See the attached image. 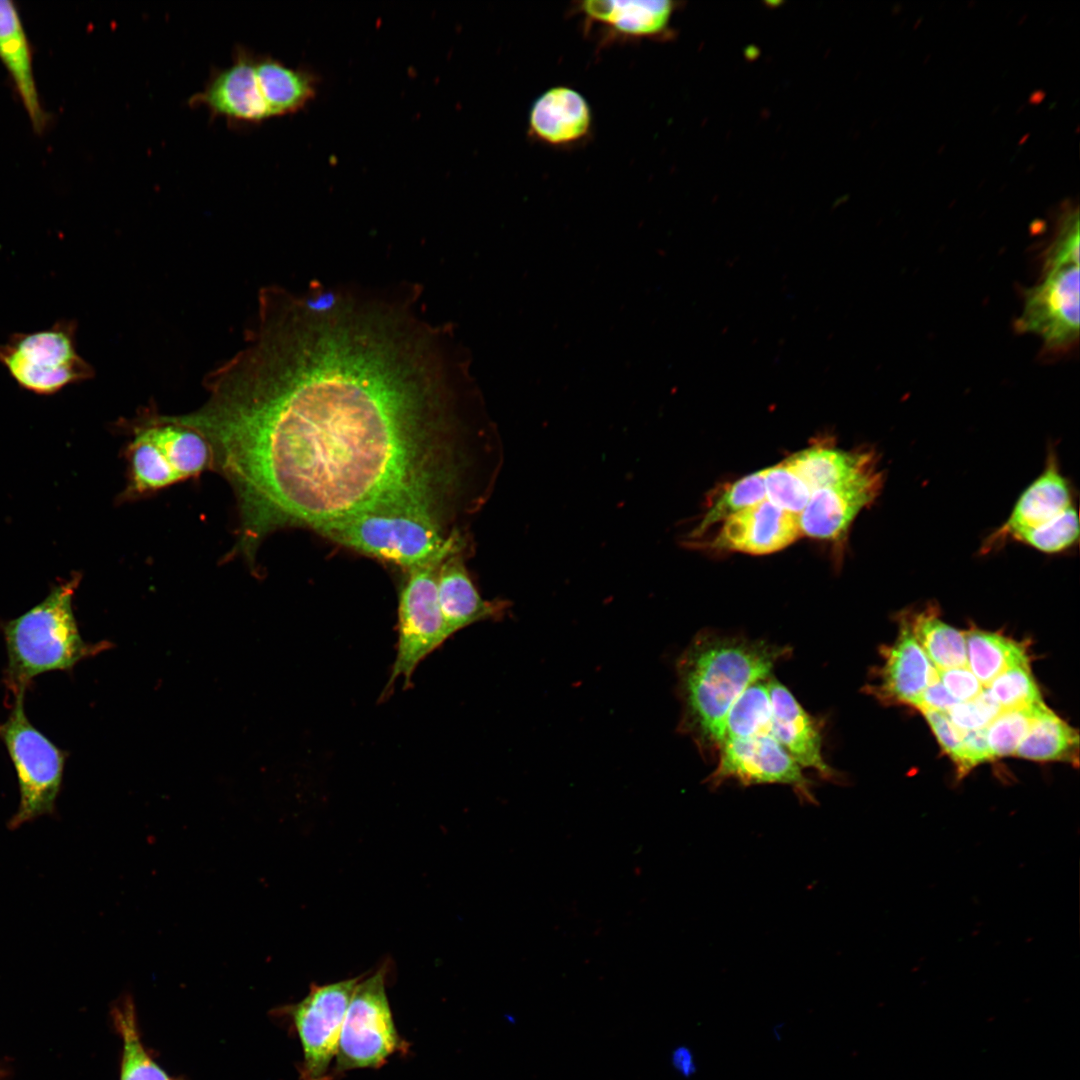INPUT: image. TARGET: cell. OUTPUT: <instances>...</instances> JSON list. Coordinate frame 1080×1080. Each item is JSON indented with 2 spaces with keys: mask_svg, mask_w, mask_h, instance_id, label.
<instances>
[{
  "mask_svg": "<svg viewBox=\"0 0 1080 1080\" xmlns=\"http://www.w3.org/2000/svg\"><path fill=\"white\" fill-rule=\"evenodd\" d=\"M247 345L208 379L201 432L232 482L243 543L271 527L314 529L432 490L428 440L438 380L423 337L401 317L274 290Z\"/></svg>",
  "mask_w": 1080,
  "mask_h": 1080,
  "instance_id": "1",
  "label": "cell"
},
{
  "mask_svg": "<svg viewBox=\"0 0 1080 1080\" xmlns=\"http://www.w3.org/2000/svg\"><path fill=\"white\" fill-rule=\"evenodd\" d=\"M791 649L765 640L715 630L698 632L676 662L681 703L678 731L703 757L715 756L726 715L753 682L771 677Z\"/></svg>",
  "mask_w": 1080,
  "mask_h": 1080,
  "instance_id": "2",
  "label": "cell"
},
{
  "mask_svg": "<svg viewBox=\"0 0 1080 1080\" xmlns=\"http://www.w3.org/2000/svg\"><path fill=\"white\" fill-rule=\"evenodd\" d=\"M78 584L77 575L54 586L41 602L2 623L7 652L4 680L12 697L26 692L36 676L70 671L107 648L105 642L91 644L81 636L73 610Z\"/></svg>",
  "mask_w": 1080,
  "mask_h": 1080,
  "instance_id": "3",
  "label": "cell"
},
{
  "mask_svg": "<svg viewBox=\"0 0 1080 1080\" xmlns=\"http://www.w3.org/2000/svg\"><path fill=\"white\" fill-rule=\"evenodd\" d=\"M432 496V491L402 496L317 530L335 542L408 570L423 566L460 549L456 536L442 534Z\"/></svg>",
  "mask_w": 1080,
  "mask_h": 1080,
  "instance_id": "4",
  "label": "cell"
},
{
  "mask_svg": "<svg viewBox=\"0 0 1080 1080\" xmlns=\"http://www.w3.org/2000/svg\"><path fill=\"white\" fill-rule=\"evenodd\" d=\"M1079 521L1068 481L1051 451L1042 473L1023 491L1008 519L983 544V551L1012 540L1056 554L1075 545Z\"/></svg>",
  "mask_w": 1080,
  "mask_h": 1080,
  "instance_id": "5",
  "label": "cell"
},
{
  "mask_svg": "<svg viewBox=\"0 0 1080 1080\" xmlns=\"http://www.w3.org/2000/svg\"><path fill=\"white\" fill-rule=\"evenodd\" d=\"M25 692L13 696L10 713L0 723V740L16 771L20 802L9 822L11 829L54 813L67 753L27 718Z\"/></svg>",
  "mask_w": 1080,
  "mask_h": 1080,
  "instance_id": "6",
  "label": "cell"
},
{
  "mask_svg": "<svg viewBox=\"0 0 1080 1080\" xmlns=\"http://www.w3.org/2000/svg\"><path fill=\"white\" fill-rule=\"evenodd\" d=\"M77 323L55 321L49 328L15 332L0 344V363L22 389L52 395L94 375L77 351Z\"/></svg>",
  "mask_w": 1080,
  "mask_h": 1080,
  "instance_id": "7",
  "label": "cell"
},
{
  "mask_svg": "<svg viewBox=\"0 0 1080 1080\" xmlns=\"http://www.w3.org/2000/svg\"><path fill=\"white\" fill-rule=\"evenodd\" d=\"M386 969L359 980L344 1017L335 1057L336 1072L378 1068L393 1054L405 1051L386 993Z\"/></svg>",
  "mask_w": 1080,
  "mask_h": 1080,
  "instance_id": "8",
  "label": "cell"
},
{
  "mask_svg": "<svg viewBox=\"0 0 1080 1080\" xmlns=\"http://www.w3.org/2000/svg\"><path fill=\"white\" fill-rule=\"evenodd\" d=\"M444 559L409 569L400 588L396 656L385 695L398 678L404 687L409 686L418 665L449 639L437 591L438 570Z\"/></svg>",
  "mask_w": 1080,
  "mask_h": 1080,
  "instance_id": "9",
  "label": "cell"
},
{
  "mask_svg": "<svg viewBox=\"0 0 1080 1080\" xmlns=\"http://www.w3.org/2000/svg\"><path fill=\"white\" fill-rule=\"evenodd\" d=\"M362 976L311 985L305 998L289 1008L303 1049L302 1080H331L346 1010Z\"/></svg>",
  "mask_w": 1080,
  "mask_h": 1080,
  "instance_id": "10",
  "label": "cell"
},
{
  "mask_svg": "<svg viewBox=\"0 0 1080 1080\" xmlns=\"http://www.w3.org/2000/svg\"><path fill=\"white\" fill-rule=\"evenodd\" d=\"M1015 328L1041 337L1046 353L1071 350L1079 338V265L1043 269L1042 280L1024 292Z\"/></svg>",
  "mask_w": 1080,
  "mask_h": 1080,
  "instance_id": "11",
  "label": "cell"
},
{
  "mask_svg": "<svg viewBox=\"0 0 1080 1080\" xmlns=\"http://www.w3.org/2000/svg\"><path fill=\"white\" fill-rule=\"evenodd\" d=\"M714 771L705 779L711 788L727 781L743 786L780 784L790 787L801 802L815 804L812 781L772 733L724 742Z\"/></svg>",
  "mask_w": 1080,
  "mask_h": 1080,
  "instance_id": "12",
  "label": "cell"
},
{
  "mask_svg": "<svg viewBox=\"0 0 1080 1080\" xmlns=\"http://www.w3.org/2000/svg\"><path fill=\"white\" fill-rule=\"evenodd\" d=\"M884 484V473L874 454L845 478L811 492L799 514L802 535L839 542L846 538L856 516L871 505Z\"/></svg>",
  "mask_w": 1080,
  "mask_h": 1080,
  "instance_id": "13",
  "label": "cell"
},
{
  "mask_svg": "<svg viewBox=\"0 0 1080 1080\" xmlns=\"http://www.w3.org/2000/svg\"><path fill=\"white\" fill-rule=\"evenodd\" d=\"M256 53L236 47L232 61L216 68L203 89L189 98L191 107H204L212 117L232 125H257L270 119L256 68Z\"/></svg>",
  "mask_w": 1080,
  "mask_h": 1080,
  "instance_id": "14",
  "label": "cell"
},
{
  "mask_svg": "<svg viewBox=\"0 0 1080 1080\" xmlns=\"http://www.w3.org/2000/svg\"><path fill=\"white\" fill-rule=\"evenodd\" d=\"M801 536L799 515L765 499L724 519L710 544L721 550L765 555L786 548Z\"/></svg>",
  "mask_w": 1080,
  "mask_h": 1080,
  "instance_id": "15",
  "label": "cell"
},
{
  "mask_svg": "<svg viewBox=\"0 0 1080 1080\" xmlns=\"http://www.w3.org/2000/svg\"><path fill=\"white\" fill-rule=\"evenodd\" d=\"M772 706L771 733L802 767L823 779L840 782L841 775L823 757L822 727L777 679L768 680Z\"/></svg>",
  "mask_w": 1080,
  "mask_h": 1080,
  "instance_id": "16",
  "label": "cell"
},
{
  "mask_svg": "<svg viewBox=\"0 0 1080 1080\" xmlns=\"http://www.w3.org/2000/svg\"><path fill=\"white\" fill-rule=\"evenodd\" d=\"M895 642L884 650L878 681L866 690L886 704L916 707L924 690L938 680L932 665L901 617Z\"/></svg>",
  "mask_w": 1080,
  "mask_h": 1080,
  "instance_id": "17",
  "label": "cell"
},
{
  "mask_svg": "<svg viewBox=\"0 0 1080 1080\" xmlns=\"http://www.w3.org/2000/svg\"><path fill=\"white\" fill-rule=\"evenodd\" d=\"M528 127L529 134L544 144L569 146L589 136L592 111L579 91L568 86H554L532 103Z\"/></svg>",
  "mask_w": 1080,
  "mask_h": 1080,
  "instance_id": "18",
  "label": "cell"
},
{
  "mask_svg": "<svg viewBox=\"0 0 1080 1080\" xmlns=\"http://www.w3.org/2000/svg\"><path fill=\"white\" fill-rule=\"evenodd\" d=\"M458 551L442 561L437 576L438 599L448 638L477 622L503 618L510 606L507 601L482 598L463 560L456 555Z\"/></svg>",
  "mask_w": 1080,
  "mask_h": 1080,
  "instance_id": "19",
  "label": "cell"
},
{
  "mask_svg": "<svg viewBox=\"0 0 1080 1080\" xmlns=\"http://www.w3.org/2000/svg\"><path fill=\"white\" fill-rule=\"evenodd\" d=\"M674 5L667 0H589L577 3L575 9L586 23L601 25L612 37L644 39L665 33Z\"/></svg>",
  "mask_w": 1080,
  "mask_h": 1080,
  "instance_id": "20",
  "label": "cell"
},
{
  "mask_svg": "<svg viewBox=\"0 0 1080 1080\" xmlns=\"http://www.w3.org/2000/svg\"><path fill=\"white\" fill-rule=\"evenodd\" d=\"M0 59L10 73L33 129L42 133L48 117L39 100L29 41L18 10L10 0H0Z\"/></svg>",
  "mask_w": 1080,
  "mask_h": 1080,
  "instance_id": "21",
  "label": "cell"
},
{
  "mask_svg": "<svg viewBox=\"0 0 1080 1080\" xmlns=\"http://www.w3.org/2000/svg\"><path fill=\"white\" fill-rule=\"evenodd\" d=\"M256 74L271 118L303 109L316 95L317 78L305 69L256 54Z\"/></svg>",
  "mask_w": 1080,
  "mask_h": 1080,
  "instance_id": "22",
  "label": "cell"
},
{
  "mask_svg": "<svg viewBox=\"0 0 1080 1080\" xmlns=\"http://www.w3.org/2000/svg\"><path fill=\"white\" fill-rule=\"evenodd\" d=\"M162 449L179 481L200 474L214 464L210 441L198 430L165 416L142 425Z\"/></svg>",
  "mask_w": 1080,
  "mask_h": 1080,
  "instance_id": "23",
  "label": "cell"
},
{
  "mask_svg": "<svg viewBox=\"0 0 1080 1080\" xmlns=\"http://www.w3.org/2000/svg\"><path fill=\"white\" fill-rule=\"evenodd\" d=\"M900 616L937 670L967 667L964 632L944 623L936 608Z\"/></svg>",
  "mask_w": 1080,
  "mask_h": 1080,
  "instance_id": "24",
  "label": "cell"
},
{
  "mask_svg": "<svg viewBox=\"0 0 1080 1080\" xmlns=\"http://www.w3.org/2000/svg\"><path fill=\"white\" fill-rule=\"evenodd\" d=\"M874 454L872 450L845 451L815 445L794 453L784 461L813 492L850 475Z\"/></svg>",
  "mask_w": 1080,
  "mask_h": 1080,
  "instance_id": "25",
  "label": "cell"
},
{
  "mask_svg": "<svg viewBox=\"0 0 1080 1080\" xmlns=\"http://www.w3.org/2000/svg\"><path fill=\"white\" fill-rule=\"evenodd\" d=\"M964 635L967 668L984 688L1005 670L1029 663L1024 642L979 629L966 631Z\"/></svg>",
  "mask_w": 1080,
  "mask_h": 1080,
  "instance_id": "26",
  "label": "cell"
},
{
  "mask_svg": "<svg viewBox=\"0 0 1080 1080\" xmlns=\"http://www.w3.org/2000/svg\"><path fill=\"white\" fill-rule=\"evenodd\" d=\"M1013 755L1032 761H1063L1077 766L1078 731L1046 706Z\"/></svg>",
  "mask_w": 1080,
  "mask_h": 1080,
  "instance_id": "27",
  "label": "cell"
},
{
  "mask_svg": "<svg viewBox=\"0 0 1080 1080\" xmlns=\"http://www.w3.org/2000/svg\"><path fill=\"white\" fill-rule=\"evenodd\" d=\"M769 678L751 683L734 701L724 720L721 745L731 740L771 733Z\"/></svg>",
  "mask_w": 1080,
  "mask_h": 1080,
  "instance_id": "28",
  "label": "cell"
},
{
  "mask_svg": "<svg viewBox=\"0 0 1080 1080\" xmlns=\"http://www.w3.org/2000/svg\"><path fill=\"white\" fill-rule=\"evenodd\" d=\"M129 461L130 490L134 493L158 490L179 481L162 449L142 426L129 446Z\"/></svg>",
  "mask_w": 1080,
  "mask_h": 1080,
  "instance_id": "29",
  "label": "cell"
},
{
  "mask_svg": "<svg viewBox=\"0 0 1080 1080\" xmlns=\"http://www.w3.org/2000/svg\"><path fill=\"white\" fill-rule=\"evenodd\" d=\"M766 499L764 469L729 484L716 496L690 538L700 537L708 528L728 516Z\"/></svg>",
  "mask_w": 1080,
  "mask_h": 1080,
  "instance_id": "30",
  "label": "cell"
},
{
  "mask_svg": "<svg viewBox=\"0 0 1080 1080\" xmlns=\"http://www.w3.org/2000/svg\"><path fill=\"white\" fill-rule=\"evenodd\" d=\"M115 1018L123 1039L120 1080H174L145 1052L137 1030L134 1006L130 1000L117 1009Z\"/></svg>",
  "mask_w": 1080,
  "mask_h": 1080,
  "instance_id": "31",
  "label": "cell"
},
{
  "mask_svg": "<svg viewBox=\"0 0 1080 1080\" xmlns=\"http://www.w3.org/2000/svg\"><path fill=\"white\" fill-rule=\"evenodd\" d=\"M1045 707L1046 705L1040 702L1002 710L986 727V739L992 759L1013 755Z\"/></svg>",
  "mask_w": 1080,
  "mask_h": 1080,
  "instance_id": "32",
  "label": "cell"
},
{
  "mask_svg": "<svg viewBox=\"0 0 1080 1080\" xmlns=\"http://www.w3.org/2000/svg\"><path fill=\"white\" fill-rule=\"evenodd\" d=\"M985 689L1002 710L1043 702L1029 663L1005 670Z\"/></svg>",
  "mask_w": 1080,
  "mask_h": 1080,
  "instance_id": "33",
  "label": "cell"
},
{
  "mask_svg": "<svg viewBox=\"0 0 1080 1080\" xmlns=\"http://www.w3.org/2000/svg\"><path fill=\"white\" fill-rule=\"evenodd\" d=\"M764 483L766 499L793 514L803 511L811 495L807 485L784 460L764 469Z\"/></svg>",
  "mask_w": 1080,
  "mask_h": 1080,
  "instance_id": "34",
  "label": "cell"
},
{
  "mask_svg": "<svg viewBox=\"0 0 1080 1080\" xmlns=\"http://www.w3.org/2000/svg\"><path fill=\"white\" fill-rule=\"evenodd\" d=\"M1079 213L1066 207L1058 220L1056 233L1043 256V269L1079 265Z\"/></svg>",
  "mask_w": 1080,
  "mask_h": 1080,
  "instance_id": "35",
  "label": "cell"
},
{
  "mask_svg": "<svg viewBox=\"0 0 1080 1080\" xmlns=\"http://www.w3.org/2000/svg\"><path fill=\"white\" fill-rule=\"evenodd\" d=\"M1001 711L984 688L975 699L956 703L946 714L958 729L969 731L986 728Z\"/></svg>",
  "mask_w": 1080,
  "mask_h": 1080,
  "instance_id": "36",
  "label": "cell"
},
{
  "mask_svg": "<svg viewBox=\"0 0 1080 1080\" xmlns=\"http://www.w3.org/2000/svg\"><path fill=\"white\" fill-rule=\"evenodd\" d=\"M933 731L942 750L958 769L962 761V730L958 729L946 713L936 710H920Z\"/></svg>",
  "mask_w": 1080,
  "mask_h": 1080,
  "instance_id": "37",
  "label": "cell"
},
{
  "mask_svg": "<svg viewBox=\"0 0 1080 1080\" xmlns=\"http://www.w3.org/2000/svg\"><path fill=\"white\" fill-rule=\"evenodd\" d=\"M937 675L944 688L958 702L973 700L984 690L983 685L967 667L937 670Z\"/></svg>",
  "mask_w": 1080,
  "mask_h": 1080,
  "instance_id": "38",
  "label": "cell"
},
{
  "mask_svg": "<svg viewBox=\"0 0 1080 1080\" xmlns=\"http://www.w3.org/2000/svg\"><path fill=\"white\" fill-rule=\"evenodd\" d=\"M992 760L986 739V728L962 730V761L958 776H965L977 765Z\"/></svg>",
  "mask_w": 1080,
  "mask_h": 1080,
  "instance_id": "39",
  "label": "cell"
},
{
  "mask_svg": "<svg viewBox=\"0 0 1080 1080\" xmlns=\"http://www.w3.org/2000/svg\"><path fill=\"white\" fill-rule=\"evenodd\" d=\"M956 703H958V701L948 693L938 679L924 690L916 708L919 711L936 710L947 713Z\"/></svg>",
  "mask_w": 1080,
  "mask_h": 1080,
  "instance_id": "40",
  "label": "cell"
},
{
  "mask_svg": "<svg viewBox=\"0 0 1080 1080\" xmlns=\"http://www.w3.org/2000/svg\"><path fill=\"white\" fill-rule=\"evenodd\" d=\"M669 1061L673 1071L683 1079L694 1077L699 1069L694 1050L686 1044H678L673 1047Z\"/></svg>",
  "mask_w": 1080,
  "mask_h": 1080,
  "instance_id": "41",
  "label": "cell"
},
{
  "mask_svg": "<svg viewBox=\"0 0 1080 1080\" xmlns=\"http://www.w3.org/2000/svg\"><path fill=\"white\" fill-rule=\"evenodd\" d=\"M784 1026L785 1025L783 1023H777V1024H775L773 1026L772 1035H773L775 1040L780 1041L782 1039L783 1032H784Z\"/></svg>",
  "mask_w": 1080,
  "mask_h": 1080,
  "instance_id": "42",
  "label": "cell"
}]
</instances>
